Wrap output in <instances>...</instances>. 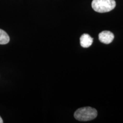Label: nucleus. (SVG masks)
<instances>
[{
	"mask_svg": "<svg viewBox=\"0 0 123 123\" xmlns=\"http://www.w3.org/2000/svg\"><path fill=\"white\" fill-rule=\"evenodd\" d=\"M93 42V38L87 34H84L80 38V43L81 47L84 48H88L92 45Z\"/></svg>",
	"mask_w": 123,
	"mask_h": 123,
	"instance_id": "4",
	"label": "nucleus"
},
{
	"mask_svg": "<svg viewBox=\"0 0 123 123\" xmlns=\"http://www.w3.org/2000/svg\"><path fill=\"white\" fill-rule=\"evenodd\" d=\"M98 116V112L95 108L86 107L79 108L74 113L75 118L80 121H87L93 120Z\"/></svg>",
	"mask_w": 123,
	"mask_h": 123,
	"instance_id": "1",
	"label": "nucleus"
},
{
	"mask_svg": "<svg viewBox=\"0 0 123 123\" xmlns=\"http://www.w3.org/2000/svg\"><path fill=\"white\" fill-rule=\"evenodd\" d=\"M4 121H3V120L2 118H1V117L0 116V123H2Z\"/></svg>",
	"mask_w": 123,
	"mask_h": 123,
	"instance_id": "6",
	"label": "nucleus"
},
{
	"mask_svg": "<svg viewBox=\"0 0 123 123\" xmlns=\"http://www.w3.org/2000/svg\"><path fill=\"white\" fill-rule=\"evenodd\" d=\"M10 41V38L6 32L0 29V44H6Z\"/></svg>",
	"mask_w": 123,
	"mask_h": 123,
	"instance_id": "5",
	"label": "nucleus"
},
{
	"mask_svg": "<svg viewBox=\"0 0 123 123\" xmlns=\"http://www.w3.org/2000/svg\"><path fill=\"white\" fill-rule=\"evenodd\" d=\"M114 34L110 31H103L99 34V39L104 44H110L114 39Z\"/></svg>",
	"mask_w": 123,
	"mask_h": 123,
	"instance_id": "3",
	"label": "nucleus"
},
{
	"mask_svg": "<svg viewBox=\"0 0 123 123\" xmlns=\"http://www.w3.org/2000/svg\"><path fill=\"white\" fill-rule=\"evenodd\" d=\"M92 7L98 13H107L115 9L116 2L115 0H93Z\"/></svg>",
	"mask_w": 123,
	"mask_h": 123,
	"instance_id": "2",
	"label": "nucleus"
}]
</instances>
